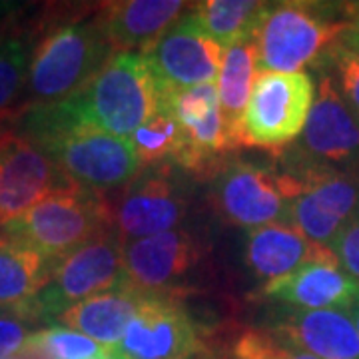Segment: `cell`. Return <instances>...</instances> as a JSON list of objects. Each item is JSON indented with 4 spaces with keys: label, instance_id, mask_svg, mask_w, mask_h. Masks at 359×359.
<instances>
[{
    "label": "cell",
    "instance_id": "6da1fadb",
    "mask_svg": "<svg viewBox=\"0 0 359 359\" xmlns=\"http://www.w3.org/2000/svg\"><path fill=\"white\" fill-rule=\"evenodd\" d=\"M76 186L96 194L124 188L140 170L132 142L98 128L70 100L32 108L14 120Z\"/></svg>",
    "mask_w": 359,
    "mask_h": 359
},
{
    "label": "cell",
    "instance_id": "7a4b0ae2",
    "mask_svg": "<svg viewBox=\"0 0 359 359\" xmlns=\"http://www.w3.org/2000/svg\"><path fill=\"white\" fill-rule=\"evenodd\" d=\"M40 30L30 56L25 112L65 102L78 94L114 54L96 14L88 18L80 11L40 26Z\"/></svg>",
    "mask_w": 359,
    "mask_h": 359
},
{
    "label": "cell",
    "instance_id": "3957f363",
    "mask_svg": "<svg viewBox=\"0 0 359 359\" xmlns=\"http://www.w3.org/2000/svg\"><path fill=\"white\" fill-rule=\"evenodd\" d=\"M349 28L341 2H268L252 36L259 72L292 74L308 66L318 68Z\"/></svg>",
    "mask_w": 359,
    "mask_h": 359
},
{
    "label": "cell",
    "instance_id": "277c9868",
    "mask_svg": "<svg viewBox=\"0 0 359 359\" xmlns=\"http://www.w3.org/2000/svg\"><path fill=\"white\" fill-rule=\"evenodd\" d=\"M138 50L114 52L100 72L68 100L98 128L130 140L166 100Z\"/></svg>",
    "mask_w": 359,
    "mask_h": 359
},
{
    "label": "cell",
    "instance_id": "5b68a950",
    "mask_svg": "<svg viewBox=\"0 0 359 359\" xmlns=\"http://www.w3.org/2000/svg\"><path fill=\"white\" fill-rule=\"evenodd\" d=\"M318 98L306 128L287 148L273 152V170L285 174L327 172L359 182V120L327 70L320 68Z\"/></svg>",
    "mask_w": 359,
    "mask_h": 359
},
{
    "label": "cell",
    "instance_id": "8992f818",
    "mask_svg": "<svg viewBox=\"0 0 359 359\" xmlns=\"http://www.w3.org/2000/svg\"><path fill=\"white\" fill-rule=\"evenodd\" d=\"M122 278L124 244L114 230L104 231L72 254L54 262L42 290L11 308V311L30 325L56 321L68 308L114 287Z\"/></svg>",
    "mask_w": 359,
    "mask_h": 359
},
{
    "label": "cell",
    "instance_id": "52a82bcc",
    "mask_svg": "<svg viewBox=\"0 0 359 359\" xmlns=\"http://www.w3.org/2000/svg\"><path fill=\"white\" fill-rule=\"evenodd\" d=\"M0 230L54 264L112 230V214L106 194L74 188L48 196Z\"/></svg>",
    "mask_w": 359,
    "mask_h": 359
},
{
    "label": "cell",
    "instance_id": "ba28073f",
    "mask_svg": "<svg viewBox=\"0 0 359 359\" xmlns=\"http://www.w3.org/2000/svg\"><path fill=\"white\" fill-rule=\"evenodd\" d=\"M178 168H140L128 184L106 194L112 230L122 244L182 228L190 214V190Z\"/></svg>",
    "mask_w": 359,
    "mask_h": 359
},
{
    "label": "cell",
    "instance_id": "9c48e42d",
    "mask_svg": "<svg viewBox=\"0 0 359 359\" xmlns=\"http://www.w3.org/2000/svg\"><path fill=\"white\" fill-rule=\"evenodd\" d=\"M313 92L308 72H259L245 108L240 146L271 154L292 146L306 128Z\"/></svg>",
    "mask_w": 359,
    "mask_h": 359
},
{
    "label": "cell",
    "instance_id": "30bf717a",
    "mask_svg": "<svg viewBox=\"0 0 359 359\" xmlns=\"http://www.w3.org/2000/svg\"><path fill=\"white\" fill-rule=\"evenodd\" d=\"M168 104L184 134V148L174 168L194 182H214L240 150L226 130L216 84L170 94Z\"/></svg>",
    "mask_w": 359,
    "mask_h": 359
},
{
    "label": "cell",
    "instance_id": "8fae6325",
    "mask_svg": "<svg viewBox=\"0 0 359 359\" xmlns=\"http://www.w3.org/2000/svg\"><path fill=\"white\" fill-rule=\"evenodd\" d=\"M208 245L192 230L164 231L124 244V278L144 294L194 292L190 278L205 266Z\"/></svg>",
    "mask_w": 359,
    "mask_h": 359
},
{
    "label": "cell",
    "instance_id": "7c38bea8",
    "mask_svg": "<svg viewBox=\"0 0 359 359\" xmlns=\"http://www.w3.org/2000/svg\"><path fill=\"white\" fill-rule=\"evenodd\" d=\"M205 353L200 325L174 294H146L118 346L110 347L112 359H188Z\"/></svg>",
    "mask_w": 359,
    "mask_h": 359
},
{
    "label": "cell",
    "instance_id": "4fadbf2b",
    "mask_svg": "<svg viewBox=\"0 0 359 359\" xmlns=\"http://www.w3.org/2000/svg\"><path fill=\"white\" fill-rule=\"evenodd\" d=\"M224 48L186 11L160 39L142 50L146 65L164 94H176L218 78Z\"/></svg>",
    "mask_w": 359,
    "mask_h": 359
},
{
    "label": "cell",
    "instance_id": "5bb4252c",
    "mask_svg": "<svg viewBox=\"0 0 359 359\" xmlns=\"http://www.w3.org/2000/svg\"><path fill=\"white\" fill-rule=\"evenodd\" d=\"M210 202L216 216L233 228L256 230L290 222V202L280 190L273 168L238 158L230 160L212 182Z\"/></svg>",
    "mask_w": 359,
    "mask_h": 359
},
{
    "label": "cell",
    "instance_id": "9a60e30c",
    "mask_svg": "<svg viewBox=\"0 0 359 359\" xmlns=\"http://www.w3.org/2000/svg\"><path fill=\"white\" fill-rule=\"evenodd\" d=\"M80 188L16 130H0V226L54 194Z\"/></svg>",
    "mask_w": 359,
    "mask_h": 359
},
{
    "label": "cell",
    "instance_id": "2e32d148",
    "mask_svg": "<svg viewBox=\"0 0 359 359\" xmlns=\"http://www.w3.org/2000/svg\"><path fill=\"white\" fill-rule=\"evenodd\" d=\"M256 295L297 309L349 311L359 299V283L339 266L334 250L327 248L294 273L264 283Z\"/></svg>",
    "mask_w": 359,
    "mask_h": 359
},
{
    "label": "cell",
    "instance_id": "e0dca14e",
    "mask_svg": "<svg viewBox=\"0 0 359 359\" xmlns=\"http://www.w3.org/2000/svg\"><path fill=\"white\" fill-rule=\"evenodd\" d=\"M266 325L318 359H359V332L347 311L282 308Z\"/></svg>",
    "mask_w": 359,
    "mask_h": 359
},
{
    "label": "cell",
    "instance_id": "ac0fdd59",
    "mask_svg": "<svg viewBox=\"0 0 359 359\" xmlns=\"http://www.w3.org/2000/svg\"><path fill=\"white\" fill-rule=\"evenodd\" d=\"M180 0H120L96 8V20L114 52L148 48L188 11Z\"/></svg>",
    "mask_w": 359,
    "mask_h": 359
},
{
    "label": "cell",
    "instance_id": "d6986e66",
    "mask_svg": "<svg viewBox=\"0 0 359 359\" xmlns=\"http://www.w3.org/2000/svg\"><path fill=\"white\" fill-rule=\"evenodd\" d=\"M144 297V292L136 290L126 282V278H122L114 287L68 308L56 321L68 330L98 341L100 346L114 347L122 339Z\"/></svg>",
    "mask_w": 359,
    "mask_h": 359
},
{
    "label": "cell",
    "instance_id": "ffe728a7",
    "mask_svg": "<svg viewBox=\"0 0 359 359\" xmlns=\"http://www.w3.org/2000/svg\"><path fill=\"white\" fill-rule=\"evenodd\" d=\"M327 248L309 242L294 224H269L248 231L244 248L245 268L257 280L271 283L294 273Z\"/></svg>",
    "mask_w": 359,
    "mask_h": 359
},
{
    "label": "cell",
    "instance_id": "44dd1931",
    "mask_svg": "<svg viewBox=\"0 0 359 359\" xmlns=\"http://www.w3.org/2000/svg\"><path fill=\"white\" fill-rule=\"evenodd\" d=\"M257 74H259V66H257V46L254 39L236 42L233 46L226 48L216 78L218 80L216 88H218L219 110L226 122V130L240 150H242L240 146L242 122Z\"/></svg>",
    "mask_w": 359,
    "mask_h": 359
},
{
    "label": "cell",
    "instance_id": "7402d4cb",
    "mask_svg": "<svg viewBox=\"0 0 359 359\" xmlns=\"http://www.w3.org/2000/svg\"><path fill=\"white\" fill-rule=\"evenodd\" d=\"M52 262L0 230V308L30 299L48 282Z\"/></svg>",
    "mask_w": 359,
    "mask_h": 359
},
{
    "label": "cell",
    "instance_id": "603a6c76",
    "mask_svg": "<svg viewBox=\"0 0 359 359\" xmlns=\"http://www.w3.org/2000/svg\"><path fill=\"white\" fill-rule=\"evenodd\" d=\"M36 32L25 26L0 28V122L25 112L26 82Z\"/></svg>",
    "mask_w": 359,
    "mask_h": 359
},
{
    "label": "cell",
    "instance_id": "cb8c5ba5",
    "mask_svg": "<svg viewBox=\"0 0 359 359\" xmlns=\"http://www.w3.org/2000/svg\"><path fill=\"white\" fill-rule=\"evenodd\" d=\"M266 8L268 2L257 0H204L194 4L200 25L224 50L236 42L252 39Z\"/></svg>",
    "mask_w": 359,
    "mask_h": 359
},
{
    "label": "cell",
    "instance_id": "d4e9b609",
    "mask_svg": "<svg viewBox=\"0 0 359 359\" xmlns=\"http://www.w3.org/2000/svg\"><path fill=\"white\" fill-rule=\"evenodd\" d=\"M140 168L174 166L184 148V134L166 100L130 138Z\"/></svg>",
    "mask_w": 359,
    "mask_h": 359
},
{
    "label": "cell",
    "instance_id": "484cf974",
    "mask_svg": "<svg viewBox=\"0 0 359 359\" xmlns=\"http://www.w3.org/2000/svg\"><path fill=\"white\" fill-rule=\"evenodd\" d=\"M28 341L39 346L50 359H94L108 351V347L98 341L62 325L36 330L30 334Z\"/></svg>",
    "mask_w": 359,
    "mask_h": 359
},
{
    "label": "cell",
    "instance_id": "4316f807",
    "mask_svg": "<svg viewBox=\"0 0 359 359\" xmlns=\"http://www.w3.org/2000/svg\"><path fill=\"white\" fill-rule=\"evenodd\" d=\"M318 68L327 70L334 78L335 86L339 90L341 98L346 100L349 110L359 120V54L347 50L346 46H335L334 52L321 62Z\"/></svg>",
    "mask_w": 359,
    "mask_h": 359
},
{
    "label": "cell",
    "instance_id": "83f0119b",
    "mask_svg": "<svg viewBox=\"0 0 359 359\" xmlns=\"http://www.w3.org/2000/svg\"><path fill=\"white\" fill-rule=\"evenodd\" d=\"M332 250L339 266L359 283V214L351 222H347Z\"/></svg>",
    "mask_w": 359,
    "mask_h": 359
},
{
    "label": "cell",
    "instance_id": "f1b7e54d",
    "mask_svg": "<svg viewBox=\"0 0 359 359\" xmlns=\"http://www.w3.org/2000/svg\"><path fill=\"white\" fill-rule=\"evenodd\" d=\"M28 327L30 323L18 318L13 311L0 313V359L16 355L25 347L26 339L32 334L28 332Z\"/></svg>",
    "mask_w": 359,
    "mask_h": 359
},
{
    "label": "cell",
    "instance_id": "f546056e",
    "mask_svg": "<svg viewBox=\"0 0 359 359\" xmlns=\"http://www.w3.org/2000/svg\"><path fill=\"white\" fill-rule=\"evenodd\" d=\"M271 359H318V358H316V355H311V353H308V351H304V349H299V347L287 344L285 339H282V344H280V347L276 349V353H273V358Z\"/></svg>",
    "mask_w": 359,
    "mask_h": 359
},
{
    "label": "cell",
    "instance_id": "4dcf8cb0",
    "mask_svg": "<svg viewBox=\"0 0 359 359\" xmlns=\"http://www.w3.org/2000/svg\"><path fill=\"white\" fill-rule=\"evenodd\" d=\"M341 46H346L347 50H353L359 54V22H353L351 28L344 34Z\"/></svg>",
    "mask_w": 359,
    "mask_h": 359
},
{
    "label": "cell",
    "instance_id": "1f68e13d",
    "mask_svg": "<svg viewBox=\"0 0 359 359\" xmlns=\"http://www.w3.org/2000/svg\"><path fill=\"white\" fill-rule=\"evenodd\" d=\"M344 4V14L346 18L353 25V22H359V2H341Z\"/></svg>",
    "mask_w": 359,
    "mask_h": 359
},
{
    "label": "cell",
    "instance_id": "d6a6232c",
    "mask_svg": "<svg viewBox=\"0 0 359 359\" xmlns=\"http://www.w3.org/2000/svg\"><path fill=\"white\" fill-rule=\"evenodd\" d=\"M347 313H349V318L353 320V323H355V327H358V332H359V299L353 304V308L349 309Z\"/></svg>",
    "mask_w": 359,
    "mask_h": 359
},
{
    "label": "cell",
    "instance_id": "836d02e7",
    "mask_svg": "<svg viewBox=\"0 0 359 359\" xmlns=\"http://www.w3.org/2000/svg\"><path fill=\"white\" fill-rule=\"evenodd\" d=\"M94 359H112V355H110V347H108V351H106L104 355H100V358H94Z\"/></svg>",
    "mask_w": 359,
    "mask_h": 359
},
{
    "label": "cell",
    "instance_id": "e575fe53",
    "mask_svg": "<svg viewBox=\"0 0 359 359\" xmlns=\"http://www.w3.org/2000/svg\"><path fill=\"white\" fill-rule=\"evenodd\" d=\"M188 359H210L205 353H198V355H192V358H188Z\"/></svg>",
    "mask_w": 359,
    "mask_h": 359
},
{
    "label": "cell",
    "instance_id": "d590c367",
    "mask_svg": "<svg viewBox=\"0 0 359 359\" xmlns=\"http://www.w3.org/2000/svg\"><path fill=\"white\" fill-rule=\"evenodd\" d=\"M4 359H18V355H11V358H4Z\"/></svg>",
    "mask_w": 359,
    "mask_h": 359
}]
</instances>
